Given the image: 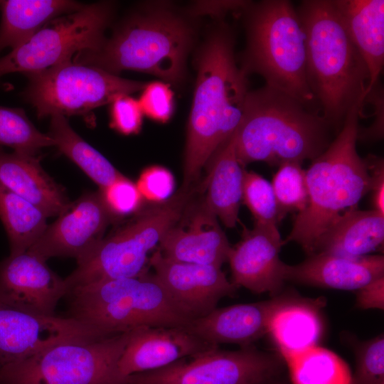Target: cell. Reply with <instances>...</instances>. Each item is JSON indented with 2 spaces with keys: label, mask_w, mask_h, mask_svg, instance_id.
Segmentation results:
<instances>
[{
  "label": "cell",
  "mask_w": 384,
  "mask_h": 384,
  "mask_svg": "<svg viewBox=\"0 0 384 384\" xmlns=\"http://www.w3.org/2000/svg\"><path fill=\"white\" fill-rule=\"evenodd\" d=\"M235 36L225 23L210 32L196 58L197 78L188 118L183 187L195 184L202 168L237 129L247 92L238 65Z\"/></svg>",
  "instance_id": "cell-1"
},
{
  "label": "cell",
  "mask_w": 384,
  "mask_h": 384,
  "mask_svg": "<svg viewBox=\"0 0 384 384\" xmlns=\"http://www.w3.org/2000/svg\"><path fill=\"white\" fill-rule=\"evenodd\" d=\"M193 38L191 25L169 4L153 3L130 15L98 49L82 52L73 60L117 75L133 70L178 83Z\"/></svg>",
  "instance_id": "cell-4"
},
{
  "label": "cell",
  "mask_w": 384,
  "mask_h": 384,
  "mask_svg": "<svg viewBox=\"0 0 384 384\" xmlns=\"http://www.w3.org/2000/svg\"><path fill=\"white\" fill-rule=\"evenodd\" d=\"M55 146L49 136L41 132L30 121L23 110L0 105V147L14 151L37 155L43 148Z\"/></svg>",
  "instance_id": "cell-31"
},
{
  "label": "cell",
  "mask_w": 384,
  "mask_h": 384,
  "mask_svg": "<svg viewBox=\"0 0 384 384\" xmlns=\"http://www.w3.org/2000/svg\"><path fill=\"white\" fill-rule=\"evenodd\" d=\"M363 107L357 105L349 111L336 138L305 170L308 203L297 215L283 245L295 242L308 256L312 255L326 228L342 213L357 208L370 191L368 162L358 154L356 146Z\"/></svg>",
  "instance_id": "cell-5"
},
{
  "label": "cell",
  "mask_w": 384,
  "mask_h": 384,
  "mask_svg": "<svg viewBox=\"0 0 384 384\" xmlns=\"http://www.w3.org/2000/svg\"><path fill=\"white\" fill-rule=\"evenodd\" d=\"M302 298L294 291H282L269 299L217 307L207 315L191 320L185 328L213 346H252L267 335L274 316L281 309Z\"/></svg>",
  "instance_id": "cell-17"
},
{
  "label": "cell",
  "mask_w": 384,
  "mask_h": 384,
  "mask_svg": "<svg viewBox=\"0 0 384 384\" xmlns=\"http://www.w3.org/2000/svg\"><path fill=\"white\" fill-rule=\"evenodd\" d=\"M46 261L24 252L0 261V305L43 316H55L68 289Z\"/></svg>",
  "instance_id": "cell-16"
},
{
  "label": "cell",
  "mask_w": 384,
  "mask_h": 384,
  "mask_svg": "<svg viewBox=\"0 0 384 384\" xmlns=\"http://www.w3.org/2000/svg\"><path fill=\"white\" fill-rule=\"evenodd\" d=\"M242 201L256 224L277 225L284 218L271 183L254 171L244 169Z\"/></svg>",
  "instance_id": "cell-33"
},
{
  "label": "cell",
  "mask_w": 384,
  "mask_h": 384,
  "mask_svg": "<svg viewBox=\"0 0 384 384\" xmlns=\"http://www.w3.org/2000/svg\"><path fill=\"white\" fill-rule=\"evenodd\" d=\"M26 75L29 81L25 98L39 118L85 114L110 104L118 95L142 90L147 83L73 60Z\"/></svg>",
  "instance_id": "cell-11"
},
{
  "label": "cell",
  "mask_w": 384,
  "mask_h": 384,
  "mask_svg": "<svg viewBox=\"0 0 384 384\" xmlns=\"http://www.w3.org/2000/svg\"><path fill=\"white\" fill-rule=\"evenodd\" d=\"M104 337L97 329L69 316L38 315L0 305V366L58 343Z\"/></svg>",
  "instance_id": "cell-13"
},
{
  "label": "cell",
  "mask_w": 384,
  "mask_h": 384,
  "mask_svg": "<svg viewBox=\"0 0 384 384\" xmlns=\"http://www.w3.org/2000/svg\"><path fill=\"white\" fill-rule=\"evenodd\" d=\"M149 266L174 302L192 320L203 317L224 297H233L238 289L228 279L221 267L174 261L156 249Z\"/></svg>",
  "instance_id": "cell-15"
},
{
  "label": "cell",
  "mask_w": 384,
  "mask_h": 384,
  "mask_svg": "<svg viewBox=\"0 0 384 384\" xmlns=\"http://www.w3.org/2000/svg\"><path fill=\"white\" fill-rule=\"evenodd\" d=\"M143 199L161 203L171 198L175 187L172 173L158 165L144 169L136 183Z\"/></svg>",
  "instance_id": "cell-37"
},
{
  "label": "cell",
  "mask_w": 384,
  "mask_h": 384,
  "mask_svg": "<svg viewBox=\"0 0 384 384\" xmlns=\"http://www.w3.org/2000/svg\"><path fill=\"white\" fill-rule=\"evenodd\" d=\"M244 14L247 43L242 70L261 75L265 85L316 110L306 70L305 35L297 10L287 0L250 1ZM318 105V104H317Z\"/></svg>",
  "instance_id": "cell-6"
},
{
  "label": "cell",
  "mask_w": 384,
  "mask_h": 384,
  "mask_svg": "<svg viewBox=\"0 0 384 384\" xmlns=\"http://www.w3.org/2000/svg\"><path fill=\"white\" fill-rule=\"evenodd\" d=\"M376 384H384V378L380 380Z\"/></svg>",
  "instance_id": "cell-43"
},
{
  "label": "cell",
  "mask_w": 384,
  "mask_h": 384,
  "mask_svg": "<svg viewBox=\"0 0 384 384\" xmlns=\"http://www.w3.org/2000/svg\"><path fill=\"white\" fill-rule=\"evenodd\" d=\"M1 1H0V4H1Z\"/></svg>",
  "instance_id": "cell-44"
},
{
  "label": "cell",
  "mask_w": 384,
  "mask_h": 384,
  "mask_svg": "<svg viewBox=\"0 0 384 384\" xmlns=\"http://www.w3.org/2000/svg\"><path fill=\"white\" fill-rule=\"evenodd\" d=\"M284 282L346 291H357L369 282L384 277L381 255L348 257L330 253H314L303 262L289 265L284 262Z\"/></svg>",
  "instance_id": "cell-21"
},
{
  "label": "cell",
  "mask_w": 384,
  "mask_h": 384,
  "mask_svg": "<svg viewBox=\"0 0 384 384\" xmlns=\"http://www.w3.org/2000/svg\"><path fill=\"white\" fill-rule=\"evenodd\" d=\"M324 302V299L302 297L274 316L267 335L286 362L319 343L324 330L319 310Z\"/></svg>",
  "instance_id": "cell-26"
},
{
  "label": "cell",
  "mask_w": 384,
  "mask_h": 384,
  "mask_svg": "<svg viewBox=\"0 0 384 384\" xmlns=\"http://www.w3.org/2000/svg\"><path fill=\"white\" fill-rule=\"evenodd\" d=\"M369 73L365 100L378 83L384 63V1L332 0Z\"/></svg>",
  "instance_id": "cell-23"
},
{
  "label": "cell",
  "mask_w": 384,
  "mask_h": 384,
  "mask_svg": "<svg viewBox=\"0 0 384 384\" xmlns=\"http://www.w3.org/2000/svg\"><path fill=\"white\" fill-rule=\"evenodd\" d=\"M49 136L58 150L103 189L123 175L70 127L64 116H51Z\"/></svg>",
  "instance_id": "cell-28"
},
{
  "label": "cell",
  "mask_w": 384,
  "mask_h": 384,
  "mask_svg": "<svg viewBox=\"0 0 384 384\" xmlns=\"http://www.w3.org/2000/svg\"><path fill=\"white\" fill-rule=\"evenodd\" d=\"M356 306L361 309H384V277H379L356 291Z\"/></svg>",
  "instance_id": "cell-41"
},
{
  "label": "cell",
  "mask_w": 384,
  "mask_h": 384,
  "mask_svg": "<svg viewBox=\"0 0 384 384\" xmlns=\"http://www.w3.org/2000/svg\"><path fill=\"white\" fill-rule=\"evenodd\" d=\"M383 240L384 214L373 209L353 208L342 213L326 228L313 254L360 257L380 249Z\"/></svg>",
  "instance_id": "cell-25"
},
{
  "label": "cell",
  "mask_w": 384,
  "mask_h": 384,
  "mask_svg": "<svg viewBox=\"0 0 384 384\" xmlns=\"http://www.w3.org/2000/svg\"><path fill=\"white\" fill-rule=\"evenodd\" d=\"M114 7L110 2L85 4L43 26L29 39L0 58V77L41 72L98 49L105 38Z\"/></svg>",
  "instance_id": "cell-10"
},
{
  "label": "cell",
  "mask_w": 384,
  "mask_h": 384,
  "mask_svg": "<svg viewBox=\"0 0 384 384\" xmlns=\"http://www.w3.org/2000/svg\"><path fill=\"white\" fill-rule=\"evenodd\" d=\"M235 132L210 157L206 164L208 174L198 185V191L204 193L205 205L230 228L239 220L244 171L235 151Z\"/></svg>",
  "instance_id": "cell-24"
},
{
  "label": "cell",
  "mask_w": 384,
  "mask_h": 384,
  "mask_svg": "<svg viewBox=\"0 0 384 384\" xmlns=\"http://www.w3.org/2000/svg\"><path fill=\"white\" fill-rule=\"evenodd\" d=\"M185 327H141L130 332L116 368L117 384L127 376L154 370L212 349Z\"/></svg>",
  "instance_id": "cell-20"
},
{
  "label": "cell",
  "mask_w": 384,
  "mask_h": 384,
  "mask_svg": "<svg viewBox=\"0 0 384 384\" xmlns=\"http://www.w3.org/2000/svg\"><path fill=\"white\" fill-rule=\"evenodd\" d=\"M100 193L107 207L116 218L142 210L144 199L136 183L124 176L100 189Z\"/></svg>",
  "instance_id": "cell-35"
},
{
  "label": "cell",
  "mask_w": 384,
  "mask_h": 384,
  "mask_svg": "<svg viewBox=\"0 0 384 384\" xmlns=\"http://www.w3.org/2000/svg\"><path fill=\"white\" fill-rule=\"evenodd\" d=\"M331 128L316 110L265 85L246 96L235 132L237 157L242 167L255 161L279 166L313 160L332 142Z\"/></svg>",
  "instance_id": "cell-3"
},
{
  "label": "cell",
  "mask_w": 384,
  "mask_h": 384,
  "mask_svg": "<svg viewBox=\"0 0 384 384\" xmlns=\"http://www.w3.org/2000/svg\"><path fill=\"white\" fill-rule=\"evenodd\" d=\"M198 185L181 187L168 201L142 209L134 218L103 238L65 282L70 289L97 282L137 277L148 270L149 254L181 216Z\"/></svg>",
  "instance_id": "cell-8"
},
{
  "label": "cell",
  "mask_w": 384,
  "mask_h": 384,
  "mask_svg": "<svg viewBox=\"0 0 384 384\" xmlns=\"http://www.w3.org/2000/svg\"><path fill=\"white\" fill-rule=\"evenodd\" d=\"M130 332L58 343L0 366V384H117V364Z\"/></svg>",
  "instance_id": "cell-9"
},
{
  "label": "cell",
  "mask_w": 384,
  "mask_h": 384,
  "mask_svg": "<svg viewBox=\"0 0 384 384\" xmlns=\"http://www.w3.org/2000/svg\"><path fill=\"white\" fill-rule=\"evenodd\" d=\"M46 218L38 208L0 183V219L10 255L26 252L46 228Z\"/></svg>",
  "instance_id": "cell-29"
},
{
  "label": "cell",
  "mask_w": 384,
  "mask_h": 384,
  "mask_svg": "<svg viewBox=\"0 0 384 384\" xmlns=\"http://www.w3.org/2000/svg\"><path fill=\"white\" fill-rule=\"evenodd\" d=\"M278 166L271 185L279 209L284 216L289 212L299 213L308 203L305 170L298 161H286Z\"/></svg>",
  "instance_id": "cell-32"
},
{
  "label": "cell",
  "mask_w": 384,
  "mask_h": 384,
  "mask_svg": "<svg viewBox=\"0 0 384 384\" xmlns=\"http://www.w3.org/2000/svg\"><path fill=\"white\" fill-rule=\"evenodd\" d=\"M84 5L69 0L1 1L0 51L17 47L49 21L76 11Z\"/></svg>",
  "instance_id": "cell-27"
},
{
  "label": "cell",
  "mask_w": 384,
  "mask_h": 384,
  "mask_svg": "<svg viewBox=\"0 0 384 384\" xmlns=\"http://www.w3.org/2000/svg\"><path fill=\"white\" fill-rule=\"evenodd\" d=\"M192 199L162 237L158 249L174 261L221 267L228 262L231 246L218 218L202 198L198 201Z\"/></svg>",
  "instance_id": "cell-18"
},
{
  "label": "cell",
  "mask_w": 384,
  "mask_h": 384,
  "mask_svg": "<svg viewBox=\"0 0 384 384\" xmlns=\"http://www.w3.org/2000/svg\"><path fill=\"white\" fill-rule=\"evenodd\" d=\"M294 384H350L346 363L330 350L314 346L287 361Z\"/></svg>",
  "instance_id": "cell-30"
},
{
  "label": "cell",
  "mask_w": 384,
  "mask_h": 384,
  "mask_svg": "<svg viewBox=\"0 0 384 384\" xmlns=\"http://www.w3.org/2000/svg\"><path fill=\"white\" fill-rule=\"evenodd\" d=\"M365 102H369L375 108V119L368 129H359L358 140H377L383 135V92L380 82L366 96Z\"/></svg>",
  "instance_id": "cell-39"
},
{
  "label": "cell",
  "mask_w": 384,
  "mask_h": 384,
  "mask_svg": "<svg viewBox=\"0 0 384 384\" xmlns=\"http://www.w3.org/2000/svg\"><path fill=\"white\" fill-rule=\"evenodd\" d=\"M286 363L280 353L254 345L233 351L217 346L160 369L129 375L120 384H260L284 374Z\"/></svg>",
  "instance_id": "cell-12"
},
{
  "label": "cell",
  "mask_w": 384,
  "mask_h": 384,
  "mask_svg": "<svg viewBox=\"0 0 384 384\" xmlns=\"http://www.w3.org/2000/svg\"><path fill=\"white\" fill-rule=\"evenodd\" d=\"M282 245L277 225L255 223L252 230L245 229L228 255L233 284L255 294H279L285 282L279 258Z\"/></svg>",
  "instance_id": "cell-19"
},
{
  "label": "cell",
  "mask_w": 384,
  "mask_h": 384,
  "mask_svg": "<svg viewBox=\"0 0 384 384\" xmlns=\"http://www.w3.org/2000/svg\"><path fill=\"white\" fill-rule=\"evenodd\" d=\"M296 10L305 35L309 86L322 115L338 133L349 111L365 105L367 66L332 0L302 1Z\"/></svg>",
  "instance_id": "cell-2"
},
{
  "label": "cell",
  "mask_w": 384,
  "mask_h": 384,
  "mask_svg": "<svg viewBox=\"0 0 384 384\" xmlns=\"http://www.w3.org/2000/svg\"><path fill=\"white\" fill-rule=\"evenodd\" d=\"M356 366L350 384H376L384 378V337L380 334L354 345Z\"/></svg>",
  "instance_id": "cell-34"
},
{
  "label": "cell",
  "mask_w": 384,
  "mask_h": 384,
  "mask_svg": "<svg viewBox=\"0 0 384 384\" xmlns=\"http://www.w3.org/2000/svg\"><path fill=\"white\" fill-rule=\"evenodd\" d=\"M69 317L105 336L141 327H185L192 320L174 302L154 273L76 287L67 294Z\"/></svg>",
  "instance_id": "cell-7"
},
{
  "label": "cell",
  "mask_w": 384,
  "mask_h": 384,
  "mask_svg": "<svg viewBox=\"0 0 384 384\" xmlns=\"http://www.w3.org/2000/svg\"><path fill=\"white\" fill-rule=\"evenodd\" d=\"M260 384H291L290 382L286 378L284 374L266 380Z\"/></svg>",
  "instance_id": "cell-42"
},
{
  "label": "cell",
  "mask_w": 384,
  "mask_h": 384,
  "mask_svg": "<svg viewBox=\"0 0 384 384\" xmlns=\"http://www.w3.org/2000/svg\"><path fill=\"white\" fill-rule=\"evenodd\" d=\"M138 101L143 114L155 122H167L174 114V92L166 82L146 83Z\"/></svg>",
  "instance_id": "cell-36"
},
{
  "label": "cell",
  "mask_w": 384,
  "mask_h": 384,
  "mask_svg": "<svg viewBox=\"0 0 384 384\" xmlns=\"http://www.w3.org/2000/svg\"><path fill=\"white\" fill-rule=\"evenodd\" d=\"M0 183L38 208L47 218L59 216L71 204L43 169L37 155L8 153L0 147Z\"/></svg>",
  "instance_id": "cell-22"
},
{
  "label": "cell",
  "mask_w": 384,
  "mask_h": 384,
  "mask_svg": "<svg viewBox=\"0 0 384 384\" xmlns=\"http://www.w3.org/2000/svg\"><path fill=\"white\" fill-rule=\"evenodd\" d=\"M366 159L371 176V203L373 210L384 214V164L381 158Z\"/></svg>",
  "instance_id": "cell-40"
},
{
  "label": "cell",
  "mask_w": 384,
  "mask_h": 384,
  "mask_svg": "<svg viewBox=\"0 0 384 384\" xmlns=\"http://www.w3.org/2000/svg\"><path fill=\"white\" fill-rule=\"evenodd\" d=\"M110 126L124 135L139 133L143 112L139 101L129 95H120L110 103Z\"/></svg>",
  "instance_id": "cell-38"
},
{
  "label": "cell",
  "mask_w": 384,
  "mask_h": 384,
  "mask_svg": "<svg viewBox=\"0 0 384 384\" xmlns=\"http://www.w3.org/2000/svg\"><path fill=\"white\" fill-rule=\"evenodd\" d=\"M115 218L100 191L87 193L48 225L27 252L44 261L68 257L78 262L102 240L107 227Z\"/></svg>",
  "instance_id": "cell-14"
}]
</instances>
